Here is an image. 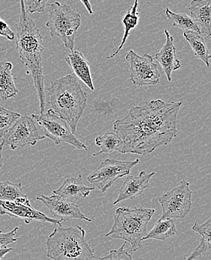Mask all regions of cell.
Here are the masks:
<instances>
[{"label": "cell", "mask_w": 211, "mask_h": 260, "mask_svg": "<svg viewBox=\"0 0 211 260\" xmlns=\"http://www.w3.org/2000/svg\"><path fill=\"white\" fill-rule=\"evenodd\" d=\"M182 102L160 99L131 107L127 116L118 119L113 128L124 142L121 154L147 155L166 146L178 134L177 116Z\"/></svg>", "instance_id": "1"}, {"label": "cell", "mask_w": 211, "mask_h": 260, "mask_svg": "<svg viewBox=\"0 0 211 260\" xmlns=\"http://www.w3.org/2000/svg\"><path fill=\"white\" fill-rule=\"evenodd\" d=\"M20 12L17 25L16 45L22 62L27 68L32 78L40 104L41 113L46 109V89L44 75V38L34 20L28 15L24 0H20Z\"/></svg>", "instance_id": "2"}, {"label": "cell", "mask_w": 211, "mask_h": 260, "mask_svg": "<svg viewBox=\"0 0 211 260\" xmlns=\"http://www.w3.org/2000/svg\"><path fill=\"white\" fill-rule=\"evenodd\" d=\"M46 91L52 110L67 123L75 134L88 100L87 94L82 89L77 77L67 75L56 79Z\"/></svg>", "instance_id": "3"}, {"label": "cell", "mask_w": 211, "mask_h": 260, "mask_svg": "<svg viewBox=\"0 0 211 260\" xmlns=\"http://www.w3.org/2000/svg\"><path fill=\"white\" fill-rule=\"evenodd\" d=\"M86 230L79 225L59 226L46 242L47 257L54 260H91L94 249L86 239Z\"/></svg>", "instance_id": "4"}, {"label": "cell", "mask_w": 211, "mask_h": 260, "mask_svg": "<svg viewBox=\"0 0 211 260\" xmlns=\"http://www.w3.org/2000/svg\"><path fill=\"white\" fill-rule=\"evenodd\" d=\"M155 210L149 208L120 207L115 212L114 223L106 237L121 239L130 244L133 251L142 248L148 234V224Z\"/></svg>", "instance_id": "5"}, {"label": "cell", "mask_w": 211, "mask_h": 260, "mask_svg": "<svg viewBox=\"0 0 211 260\" xmlns=\"http://www.w3.org/2000/svg\"><path fill=\"white\" fill-rule=\"evenodd\" d=\"M46 10L48 12L46 26L51 37L59 38L66 48L74 50L76 36L81 26V15L70 6L59 2L47 4Z\"/></svg>", "instance_id": "6"}, {"label": "cell", "mask_w": 211, "mask_h": 260, "mask_svg": "<svg viewBox=\"0 0 211 260\" xmlns=\"http://www.w3.org/2000/svg\"><path fill=\"white\" fill-rule=\"evenodd\" d=\"M31 116L42 127L44 136L53 140L55 144L68 143L80 150H87V146L74 135L67 123L52 109L47 113L32 114Z\"/></svg>", "instance_id": "7"}, {"label": "cell", "mask_w": 211, "mask_h": 260, "mask_svg": "<svg viewBox=\"0 0 211 260\" xmlns=\"http://www.w3.org/2000/svg\"><path fill=\"white\" fill-rule=\"evenodd\" d=\"M192 196L193 191L190 189V183L185 180L181 181L179 186L159 198V203L162 207L160 220L185 218L191 210Z\"/></svg>", "instance_id": "8"}, {"label": "cell", "mask_w": 211, "mask_h": 260, "mask_svg": "<svg viewBox=\"0 0 211 260\" xmlns=\"http://www.w3.org/2000/svg\"><path fill=\"white\" fill-rule=\"evenodd\" d=\"M139 159L130 161L107 158L101 162L95 171L87 177L89 183L97 187L102 193H105L117 179L130 174V170L139 165Z\"/></svg>", "instance_id": "9"}, {"label": "cell", "mask_w": 211, "mask_h": 260, "mask_svg": "<svg viewBox=\"0 0 211 260\" xmlns=\"http://www.w3.org/2000/svg\"><path fill=\"white\" fill-rule=\"evenodd\" d=\"M125 59L130 64V81L135 86H157L161 75L154 59L149 53L140 56L133 50L126 55Z\"/></svg>", "instance_id": "10"}, {"label": "cell", "mask_w": 211, "mask_h": 260, "mask_svg": "<svg viewBox=\"0 0 211 260\" xmlns=\"http://www.w3.org/2000/svg\"><path fill=\"white\" fill-rule=\"evenodd\" d=\"M45 136H41L36 122L31 116H20L9 129L4 138L2 139L3 146H7L12 150L17 148L34 146L38 141L43 140Z\"/></svg>", "instance_id": "11"}, {"label": "cell", "mask_w": 211, "mask_h": 260, "mask_svg": "<svg viewBox=\"0 0 211 260\" xmlns=\"http://www.w3.org/2000/svg\"><path fill=\"white\" fill-rule=\"evenodd\" d=\"M37 200L43 203L50 213L61 222L73 219L91 221V218L83 214L78 205L59 195L53 193L51 196L48 197L42 194V196L37 198Z\"/></svg>", "instance_id": "12"}, {"label": "cell", "mask_w": 211, "mask_h": 260, "mask_svg": "<svg viewBox=\"0 0 211 260\" xmlns=\"http://www.w3.org/2000/svg\"><path fill=\"white\" fill-rule=\"evenodd\" d=\"M0 214L11 216L24 220L26 224L33 221L46 222V223L61 226L62 222L56 218H52L43 212L34 209L31 206L19 204L15 202L0 200Z\"/></svg>", "instance_id": "13"}, {"label": "cell", "mask_w": 211, "mask_h": 260, "mask_svg": "<svg viewBox=\"0 0 211 260\" xmlns=\"http://www.w3.org/2000/svg\"><path fill=\"white\" fill-rule=\"evenodd\" d=\"M155 172L147 173L144 170L138 176H128L123 182L117 199L113 202L116 206L118 203L127 200H133L141 195L149 187V182Z\"/></svg>", "instance_id": "14"}, {"label": "cell", "mask_w": 211, "mask_h": 260, "mask_svg": "<svg viewBox=\"0 0 211 260\" xmlns=\"http://www.w3.org/2000/svg\"><path fill=\"white\" fill-rule=\"evenodd\" d=\"M166 43L156 53L154 59L158 61L164 72L168 81H171V73L181 69V63L178 59L176 48L174 45V39L167 29L164 30Z\"/></svg>", "instance_id": "15"}, {"label": "cell", "mask_w": 211, "mask_h": 260, "mask_svg": "<svg viewBox=\"0 0 211 260\" xmlns=\"http://www.w3.org/2000/svg\"><path fill=\"white\" fill-rule=\"evenodd\" d=\"M94 190V187L85 185L83 176L78 175L77 177L67 178L57 190H53V193L74 202L85 199Z\"/></svg>", "instance_id": "16"}, {"label": "cell", "mask_w": 211, "mask_h": 260, "mask_svg": "<svg viewBox=\"0 0 211 260\" xmlns=\"http://www.w3.org/2000/svg\"><path fill=\"white\" fill-rule=\"evenodd\" d=\"M211 0H193L189 6L190 17L199 28L201 35L209 39L211 36Z\"/></svg>", "instance_id": "17"}, {"label": "cell", "mask_w": 211, "mask_h": 260, "mask_svg": "<svg viewBox=\"0 0 211 260\" xmlns=\"http://www.w3.org/2000/svg\"><path fill=\"white\" fill-rule=\"evenodd\" d=\"M64 59L77 78L86 84L91 91H94V86L91 78L90 63L83 56V53L78 50H72L70 54L65 56Z\"/></svg>", "instance_id": "18"}, {"label": "cell", "mask_w": 211, "mask_h": 260, "mask_svg": "<svg viewBox=\"0 0 211 260\" xmlns=\"http://www.w3.org/2000/svg\"><path fill=\"white\" fill-rule=\"evenodd\" d=\"M13 64L10 61H0V99L6 102L18 94L12 75Z\"/></svg>", "instance_id": "19"}, {"label": "cell", "mask_w": 211, "mask_h": 260, "mask_svg": "<svg viewBox=\"0 0 211 260\" xmlns=\"http://www.w3.org/2000/svg\"><path fill=\"white\" fill-rule=\"evenodd\" d=\"M183 36L188 42L195 56L202 61L207 68L210 67V52L203 36L196 31H184Z\"/></svg>", "instance_id": "20"}, {"label": "cell", "mask_w": 211, "mask_h": 260, "mask_svg": "<svg viewBox=\"0 0 211 260\" xmlns=\"http://www.w3.org/2000/svg\"><path fill=\"white\" fill-rule=\"evenodd\" d=\"M192 230L196 232L201 236V242L197 246L194 251L189 256H186L184 259L192 260L201 256L203 253L209 251L211 249V219L206 220L202 224H198L197 221L192 226Z\"/></svg>", "instance_id": "21"}, {"label": "cell", "mask_w": 211, "mask_h": 260, "mask_svg": "<svg viewBox=\"0 0 211 260\" xmlns=\"http://www.w3.org/2000/svg\"><path fill=\"white\" fill-rule=\"evenodd\" d=\"M0 200L15 202L19 204L31 206L27 196L23 193L21 183L0 181Z\"/></svg>", "instance_id": "22"}, {"label": "cell", "mask_w": 211, "mask_h": 260, "mask_svg": "<svg viewBox=\"0 0 211 260\" xmlns=\"http://www.w3.org/2000/svg\"><path fill=\"white\" fill-rule=\"evenodd\" d=\"M94 142L96 146H98L100 150L93 154L94 157L100 154L112 153L114 152L121 153L124 146L122 139L116 132H107L104 135L97 137Z\"/></svg>", "instance_id": "23"}, {"label": "cell", "mask_w": 211, "mask_h": 260, "mask_svg": "<svg viewBox=\"0 0 211 260\" xmlns=\"http://www.w3.org/2000/svg\"><path fill=\"white\" fill-rule=\"evenodd\" d=\"M176 233H177V229L173 219L159 220L158 221L156 222L155 225L151 230L150 233H148L146 236H145L143 242L148 239L164 241L172 237Z\"/></svg>", "instance_id": "24"}, {"label": "cell", "mask_w": 211, "mask_h": 260, "mask_svg": "<svg viewBox=\"0 0 211 260\" xmlns=\"http://www.w3.org/2000/svg\"><path fill=\"white\" fill-rule=\"evenodd\" d=\"M138 0H135L134 4L133 6L129 9L128 12H127L124 18H123V24H124V36H123L122 40L119 47H118L117 50L112 53L110 56H107V59H113L115 56L119 54V52L121 51V49L123 48L124 45H125L126 41L128 39L130 36V31L132 29H135L137 24H138V18H139V14L137 12L138 9Z\"/></svg>", "instance_id": "25"}, {"label": "cell", "mask_w": 211, "mask_h": 260, "mask_svg": "<svg viewBox=\"0 0 211 260\" xmlns=\"http://www.w3.org/2000/svg\"><path fill=\"white\" fill-rule=\"evenodd\" d=\"M166 16L168 23L174 27L182 30L183 32L184 31H196V32L200 33L199 28L196 22L187 14L174 13L168 8H166Z\"/></svg>", "instance_id": "26"}, {"label": "cell", "mask_w": 211, "mask_h": 260, "mask_svg": "<svg viewBox=\"0 0 211 260\" xmlns=\"http://www.w3.org/2000/svg\"><path fill=\"white\" fill-rule=\"evenodd\" d=\"M20 114L0 106V139L4 138L9 129L20 117Z\"/></svg>", "instance_id": "27"}, {"label": "cell", "mask_w": 211, "mask_h": 260, "mask_svg": "<svg viewBox=\"0 0 211 260\" xmlns=\"http://www.w3.org/2000/svg\"><path fill=\"white\" fill-rule=\"evenodd\" d=\"M126 242L124 245L119 247V249H115V250H110V253L107 256L100 257V259H108V260H132L133 256L129 254L125 247Z\"/></svg>", "instance_id": "28"}, {"label": "cell", "mask_w": 211, "mask_h": 260, "mask_svg": "<svg viewBox=\"0 0 211 260\" xmlns=\"http://www.w3.org/2000/svg\"><path fill=\"white\" fill-rule=\"evenodd\" d=\"M50 0H26L28 12L31 14L44 13L47 9V3Z\"/></svg>", "instance_id": "29"}, {"label": "cell", "mask_w": 211, "mask_h": 260, "mask_svg": "<svg viewBox=\"0 0 211 260\" xmlns=\"http://www.w3.org/2000/svg\"><path fill=\"white\" fill-rule=\"evenodd\" d=\"M18 229V226H16L15 229L8 233H3L0 231V248L6 247L10 244L15 243L19 240V238L17 237V232Z\"/></svg>", "instance_id": "30"}, {"label": "cell", "mask_w": 211, "mask_h": 260, "mask_svg": "<svg viewBox=\"0 0 211 260\" xmlns=\"http://www.w3.org/2000/svg\"><path fill=\"white\" fill-rule=\"evenodd\" d=\"M0 36L6 38L9 41H15V34L9 27V25L0 18Z\"/></svg>", "instance_id": "31"}, {"label": "cell", "mask_w": 211, "mask_h": 260, "mask_svg": "<svg viewBox=\"0 0 211 260\" xmlns=\"http://www.w3.org/2000/svg\"><path fill=\"white\" fill-rule=\"evenodd\" d=\"M12 250L13 248H11V247H1L0 248V259H3L9 252L12 251Z\"/></svg>", "instance_id": "32"}, {"label": "cell", "mask_w": 211, "mask_h": 260, "mask_svg": "<svg viewBox=\"0 0 211 260\" xmlns=\"http://www.w3.org/2000/svg\"><path fill=\"white\" fill-rule=\"evenodd\" d=\"M81 3L84 5L85 8H86V10L88 11L90 15H92L94 12H93L92 7H91V5L89 0H80Z\"/></svg>", "instance_id": "33"}, {"label": "cell", "mask_w": 211, "mask_h": 260, "mask_svg": "<svg viewBox=\"0 0 211 260\" xmlns=\"http://www.w3.org/2000/svg\"><path fill=\"white\" fill-rule=\"evenodd\" d=\"M3 143H2V140H0V170L3 166Z\"/></svg>", "instance_id": "34"}]
</instances>
